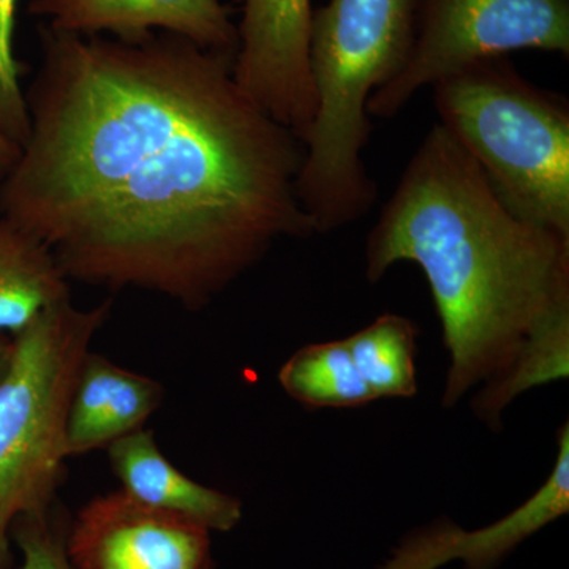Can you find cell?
<instances>
[{"label":"cell","instance_id":"1","mask_svg":"<svg viewBox=\"0 0 569 569\" xmlns=\"http://www.w3.org/2000/svg\"><path fill=\"white\" fill-rule=\"evenodd\" d=\"M31 130L0 217L67 279L208 306L282 239L316 234L299 203L305 146L234 80V56L162 33L40 28Z\"/></svg>","mask_w":569,"mask_h":569},{"label":"cell","instance_id":"2","mask_svg":"<svg viewBox=\"0 0 569 569\" xmlns=\"http://www.w3.org/2000/svg\"><path fill=\"white\" fill-rule=\"evenodd\" d=\"M425 272L449 355L443 406L503 376L569 307V238L523 219L440 126L426 134L367 238L366 276Z\"/></svg>","mask_w":569,"mask_h":569},{"label":"cell","instance_id":"3","mask_svg":"<svg viewBox=\"0 0 569 569\" xmlns=\"http://www.w3.org/2000/svg\"><path fill=\"white\" fill-rule=\"evenodd\" d=\"M419 0H328L313 10L310 71L317 110L302 146L299 203L317 233L365 217L377 201L362 152L370 99L403 69Z\"/></svg>","mask_w":569,"mask_h":569},{"label":"cell","instance_id":"4","mask_svg":"<svg viewBox=\"0 0 569 569\" xmlns=\"http://www.w3.org/2000/svg\"><path fill=\"white\" fill-rule=\"evenodd\" d=\"M433 88L440 126L518 216L569 238L567 100L505 58L473 63Z\"/></svg>","mask_w":569,"mask_h":569},{"label":"cell","instance_id":"5","mask_svg":"<svg viewBox=\"0 0 569 569\" xmlns=\"http://www.w3.org/2000/svg\"><path fill=\"white\" fill-rule=\"evenodd\" d=\"M110 313V302L52 307L13 339L0 380V569L24 516L44 515L66 456L71 392L82 361Z\"/></svg>","mask_w":569,"mask_h":569},{"label":"cell","instance_id":"6","mask_svg":"<svg viewBox=\"0 0 569 569\" xmlns=\"http://www.w3.org/2000/svg\"><path fill=\"white\" fill-rule=\"evenodd\" d=\"M526 50L569 54V0H421L408 61L367 112L395 118L422 88Z\"/></svg>","mask_w":569,"mask_h":569},{"label":"cell","instance_id":"7","mask_svg":"<svg viewBox=\"0 0 569 569\" xmlns=\"http://www.w3.org/2000/svg\"><path fill=\"white\" fill-rule=\"evenodd\" d=\"M312 0H242L234 80L258 108L305 140L317 110L310 71Z\"/></svg>","mask_w":569,"mask_h":569},{"label":"cell","instance_id":"8","mask_svg":"<svg viewBox=\"0 0 569 569\" xmlns=\"http://www.w3.org/2000/svg\"><path fill=\"white\" fill-rule=\"evenodd\" d=\"M209 533L121 489L81 509L66 550L71 569H211Z\"/></svg>","mask_w":569,"mask_h":569},{"label":"cell","instance_id":"9","mask_svg":"<svg viewBox=\"0 0 569 569\" xmlns=\"http://www.w3.org/2000/svg\"><path fill=\"white\" fill-rule=\"evenodd\" d=\"M556 462L548 479L508 516L485 529L466 531L452 522H437L408 535L383 569H437L463 560L466 569H493L542 527L569 511V427L557 433Z\"/></svg>","mask_w":569,"mask_h":569},{"label":"cell","instance_id":"10","mask_svg":"<svg viewBox=\"0 0 569 569\" xmlns=\"http://www.w3.org/2000/svg\"><path fill=\"white\" fill-rule=\"evenodd\" d=\"M51 31L141 40L160 29L203 48L236 54L238 29L220 0H32Z\"/></svg>","mask_w":569,"mask_h":569},{"label":"cell","instance_id":"11","mask_svg":"<svg viewBox=\"0 0 569 569\" xmlns=\"http://www.w3.org/2000/svg\"><path fill=\"white\" fill-rule=\"evenodd\" d=\"M162 399L163 388L152 378L130 372L89 351L74 381L67 413V458L108 449L142 429Z\"/></svg>","mask_w":569,"mask_h":569},{"label":"cell","instance_id":"12","mask_svg":"<svg viewBox=\"0 0 569 569\" xmlns=\"http://www.w3.org/2000/svg\"><path fill=\"white\" fill-rule=\"evenodd\" d=\"M108 452L123 492L146 507L190 520L209 531H230L241 520L238 498L186 477L164 458L151 432L137 430L114 441Z\"/></svg>","mask_w":569,"mask_h":569},{"label":"cell","instance_id":"13","mask_svg":"<svg viewBox=\"0 0 569 569\" xmlns=\"http://www.w3.org/2000/svg\"><path fill=\"white\" fill-rule=\"evenodd\" d=\"M70 301L54 254L20 224L0 217V335L20 336L52 307Z\"/></svg>","mask_w":569,"mask_h":569},{"label":"cell","instance_id":"14","mask_svg":"<svg viewBox=\"0 0 569 569\" xmlns=\"http://www.w3.org/2000/svg\"><path fill=\"white\" fill-rule=\"evenodd\" d=\"M568 373L569 307H565L530 337L503 376L479 388L471 407L477 418L498 429L512 400L531 388L563 380Z\"/></svg>","mask_w":569,"mask_h":569},{"label":"cell","instance_id":"15","mask_svg":"<svg viewBox=\"0 0 569 569\" xmlns=\"http://www.w3.org/2000/svg\"><path fill=\"white\" fill-rule=\"evenodd\" d=\"M279 381L288 396L307 408H356L377 400L346 339L302 347L284 362Z\"/></svg>","mask_w":569,"mask_h":569},{"label":"cell","instance_id":"16","mask_svg":"<svg viewBox=\"0 0 569 569\" xmlns=\"http://www.w3.org/2000/svg\"><path fill=\"white\" fill-rule=\"evenodd\" d=\"M417 326L410 320L385 313L346 339L355 365L376 399H410L417 395Z\"/></svg>","mask_w":569,"mask_h":569},{"label":"cell","instance_id":"17","mask_svg":"<svg viewBox=\"0 0 569 569\" xmlns=\"http://www.w3.org/2000/svg\"><path fill=\"white\" fill-rule=\"evenodd\" d=\"M18 0H0V132L20 148L31 130L20 62L14 54Z\"/></svg>","mask_w":569,"mask_h":569},{"label":"cell","instance_id":"18","mask_svg":"<svg viewBox=\"0 0 569 569\" xmlns=\"http://www.w3.org/2000/svg\"><path fill=\"white\" fill-rule=\"evenodd\" d=\"M22 552L20 569H71L66 541L44 515L24 516L13 526Z\"/></svg>","mask_w":569,"mask_h":569},{"label":"cell","instance_id":"19","mask_svg":"<svg viewBox=\"0 0 569 569\" xmlns=\"http://www.w3.org/2000/svg\"><path fill=\"white\" fill-rule=\"evenodd\" d=\"M21 148L0 132V182L10 174L20 159Z\"/></svg>","mask_w":569,"mask_h":569},{"label":"cell","instance_id":"20","mask_svg":"<svg viewBox=\"0 0 569 569\" xmlns=\"http://www.w3.org/2000/svg\"><path fill=\"white\" fill-rule=\"evenodd\" d=\"M11 356H13V339L9 336L0 335V380L6 376L9 369Z\"/></svg>","mask_w":569,"mask_h":569}]
</instances>
